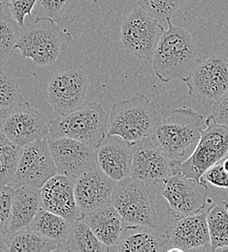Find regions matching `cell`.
Masks as SVG:
<instances>
[{
  "label": "cell",
  "mask_w": 228,
  "mask_h": 252,
  "mask_svg": "<svg viewBox=\"0 0 228 252\" xmlns=\"http://www.w3.org/2000/svg\"><path fill=\"white\" fill-rule=\"evenodd\" d=\"M1 122V130L20 147L48 137L49 122L46 117L24 101Z\"/></svg>",
  "instance_id": "cell-15"
},
{
  "label": "cell",
  "mask_w": 228,
  "mask_h": 252,
  "mask_svg": "<svg viewBox=\"0 0 228 252\" xmlns=\"http://www.w3.org/2000/svg\"><path fill=\"white\" fill-rule=\"evenodd\" d=\"M64 252H106L109 248L98 240L92 229L82 220L71 222L64 246Z\"/></svg>",
  "instance_id": "cell-24"
},
{
  "label": "cell",
  "mask_w": 228,
  "mask_h": 252,
  "mask_svg": "<svg viewBox=\"0 0 228 252\" xmlns=\"http://www.w3.org/2000/svg\"><path fill=\"white\" fill-rule=\"evenodd\" d=\"M37 0H8V9L18 25L24 29L25 19L33 15Z\"/></svg>",
  "instance_id": "cell-33"
},
{
  "label": "cell",
  "mask_w": 228,
  "mask_h": 252,
  "mask_svg": "<svg viewBox=\"0 0 228 252\" xmlns=\"http://www.w3.org/2000/svg\"><path fill=\"white\" fill-rule=\"evenodd\" d=\"M21 32L22 28L9 10H0V67L5 65L16 49Z\"/></svg>",
  "instance_id": "cell-28"
},
{
  "label": "cell",
  "mask_w": 228,
  "mask_h": 252,
  "mask_svg": "<svg viewBox=\"0 0 228 252\" xmlns=\"http://www.w3.org/2000/svg\"><path fill=\"white\" fill-rule=\"evenodd\" d=\"M0 10H9L8 0H0Z\"/></svg>",
  "instance_id": "cell-37"
},
{
  "label": "cell",
  "mask_w": 228,
  "mask_h": 252,
  "mask_svg": "<svg viewBox=\"0 0 228 252\" xmlns=\"http://www.w3.org/2000/svg\"><path fill=\"white\" fill-rule=\"evenodd\" d=\"M212 116L219 124L228 126V92L214 104Z\"/></svg>",
  "instance_id": "cell-35"
},
{
  "label": "cell",
  "mask_w": 228,
  "mask_h": 252,
  "mask_svg": "<svg viewBox=\"0 0 228 252\" xmlns=\"http://www.w3.org/2000/svg\"><path fill=\"white\" fill-rule=\"evenodd\" d=\"M56 174L57 168L46 137L22 148L18 168L10 186L14 189L21 186L41 189Z\"/></svg>",
  "instance_id": "cell-11"
},
{
  "label": "cell",
  "mask_w": 228,
  "mask_h": 252,
  "mask_svg": "<svg viewBox=\"0 0 228 252\" xmlns=\"http://www.w3.org/2000/svg\"><path fill=\"white\" fill-rule=\"evenodd\" d=\"M58 174L78 178L98 166L97 148L66 137H47Z\"/></svg>",
  "instance_id": "cell-13"
},
{
  "label": "cell",
  "mask_w": 228,
  "mask_h": 252,
  "mask_svg": "<svg viewBox=\"0 0 228 252\" xmlns=\"http://www.w3.org/2000/svg\"><path fill=\"white\" fill-rule=\"evenodd\" d=\"M163 185L162 195L176 220L204 211L207 203L211 202L208 186L185 176L172 175Z\"/></svg>",
  "instance_id": "cell-12"
},
{
  "label": "cell",
  "mask_w": 228,
  "mask_h": 252,
  "mask_svg": "<svg viewBox=\"0 0 228 252\" xmlns=\"http://www.w3.org/2000/svg\"><path fill=\"white\" fill-rule=\"evenodd\" d=\"M189 94L204 108L212 109L228 92V63L223 56H213L195 64L184 81Z\"/></svg>",
  "instance_id": "cell-9"
},
{
  "label": "cell",
  "mask_w": 228,
  "mask_h": 252,
  "mask_svg": "<svg viewBox=\"0 0 228 252\" xmlns=\"http://www.w3.org/2000/svg\"><path fill=\"white\" fill-rule=\"evenodd\" d=\"M72 42V35L56 21L36 17L20 34L16 49L24 59H31L38 66L56 63Z\"/></svg>",
  "instance_id": "cell-3"
},
{
  "label": "cell",
  "mask_w": 228,
  "mask_h": 252,
  "mask_svg": "<svg viewBox=\"0 0 228 252\" xmlns=\"http://www.w3.org/2000/svg\"><path fill=\"white\" fill-rule=\"evenodd\" d=\"M24 101L16 80L0 70V121L10 115Z\"/></svg>",
  "instance_id": "cell-29"
},
{
  "label": "cell",
  "mask_w": 228,
  "mask_h": 252,
  "mask_svg": "<svg viewBox=\"0 0 228 252\" xmlns=\"http://www.w3.org/2000/svg\"><path fill=\"white\" fill-rule=\"evenodd\" d=\"M108 114L98 102H90L49 122L48 137H66L98 148L107 135Z\"/></svg>",
  "instance_id": "cell-6"
},
{
  "label": "cell",
  "mask_w": 228,
  "mask_h": 252,
  "mask_svg": "<svg viewBox=\"0 0 228 252\" xmlns=\"http://www.w3.org/2000/svg\"><path fill=\"white\" fill-rule=\"evenodd\" d=\"M222 163L224 165V168L228 172V156H227L226 158L222 160Z\"/></svg>",
  "instance_id": "cell-38"
},
{
  "label": "cell",
  "mask_w": 228,
  "mask_h": 252,
  "mask_svg": "<svg viewBox=\"0 0 228 252\" xmlns=\"http://www.w3.org/2000/svg\"><path fill=\"white\" fill-rule=\"evenodd\" d=\"M207 222L213 252L228 247V203L218 202L207 211Z\"/></svg>",
  "instance_id": "cell-25"
},
{
  "label": "cell",
  "mask_w": 228,
  "mask_h": 252,
  "mask_svg": "<svg viewBox=\"0 0 228 252\" xmlns=\"http://www.w3.org/2000/svg\"><path fill=\"white\" fill-rule=\"evenodd\" d=\"M187 0H137L138 6L148 14L158 19L160 22H166L183 6Z\"/></svg>",
  "instance_id": "cell-30"
},
{
  "label": "cell",
  "mask_w": 228,
  "mask_h": 252,
  "mask_svg": "<svg viewBox=\"0 0 228 252\" xmlns=\"http://www.w3.org/2000/svg\"><path fill=\"white\" fill-rule=\"evenodd\" d=\"M75 178L56 174L40 189L42 208L59 215L69 222L81 220L75 198Z\"/></svg>",
  "instance_id": "cell-18"
},
{
  "label": "cell",
  "mask_w": 228,
  "mask_h": 252,
  "mask_svg": "<svg viewBox=\"0 0 228 252\" xmlns=\"http://www.w3.org/2000/svg\"><path fill=\"white\" fill-rule=\"evenodd\" d=\"M201 183L210 184L218 189H228V172L224 168L222 161L213 165L203 174Z\"/></svg>",
  "instance_id": "cell-34"
},
{
  "label": "cell",
  "mask_w": 228,
  "mask_h": 252,
  "mask_svg": "<svg viewBox=\"0 0 228 252\" xmlns=\"http://www.w3.org/2000/svg\"><path fill=\"white\" fill-rule=\"evenodd\" d=\"M41 209L40 188L33 186L15 188L8 233L30 227Z\"/></svg>",
  "instance_id": "cell-21"
},
{
  "label": "cell",
  "mask_w": 228,
  "mask_h": 252,
  "mask_svg": "<svg viewBox=\"0 0 228 252\" xmlns=\"http://www.w3.org/2000/svg\"></svg>",
  "instance_id": "cell-39"
},
{
  "label": "cell",
  "mask_w": 228,
  "mask_h": 252,
  "mask_svg": "<svg viewBox=\"0 0 228 252\" xmlns=\"http://www.w3.org/2000/svg\"><path fill=\"white\" fill-rule=\"evenodd\" d=\"M131 178L158 186L173 175L169 158L155 146L150 137L131 144Z\"/></svg>",
  "instance_id": "cell-14"
},
{
  "label": "cell",
  "mask_w": 228,
  "mask_h": 252,
  "mask_svg": "<svg viewBox=\"0 0 228 252\" xmlns=\"http://www.w3.org/2000/svg\"><path fill=\"white\" fill-rule=\"evenodd\" d=\"M22 147L11 141L0 128V184L11 185L14 180Z\"/></svg>",
  "instance_id": "cell-27"
},
{
  "label": "cell",
  "mask_w": 228,
  "mask_h": 252,
  "mask_svg": "<svg viewBox=\"0 0 228 252\" xmlns=\"http://www.w3.org/2000/svg\"><path fill=\"white\" fill-rule=\"evenodd\" d=\"M116 182L98 166L83 173L75 180V198L82 215L112 203Z\"/></svg>",
  "instance_id": "cell-17"
},
{
  "label": "cell",
  "mask_w": 228,
  "mask_h": 252,
  "mask_svg": "<svg viewBox=\"0 0 228 252\" xmlns=\"http://www.w3.org/2000/svg\"><path fill=\"white\" fill-rule=\"evenodd\" d=\"M14 188L0 184V230L7 234L11 219Z\"/></svg>",
  "instance_id": "cell-32"
},
{
  "label": "cell",
  "mask_w": 228,
  "mask_h": 252,
  "mask_svg": "<svg viewBox=\"0 0 228 252\" xmlns=\"http://www.w3.org/2000/svg\"><path fill=\"white\" fill-rule=\"evenodd\" d=\"M7 252L6 250V234L0 230V252Z\"/></svg>",
  "instance_id": "cell-36"
},
{
  "label": "cell",
  "mask_w": 228,
  "mask_h": 252,
  "mask_svg": "<svg viewBox=\"0 0 228 252\" xmlns=\"http://www.w3.org/2000/svg\"><path fill=\"white\" fill-rule=\"evenodd\" d=\"M81 220L108 248L117 243L125 226L122 217L112 203L83 215Z\"/></svg>",
  "instance_id": "cell-22"
},
{
  "label": "cell",
  "mask_w": 228,
  "mask_h": 252,
  "mask_svg": "<svg viewBox=\"0 0 228 252\" xmlns=\"http://www.w3.org/2000/svg\"><path fill=\"white\" fill-rule=\"evenodd\" d=\"M170 248L181 252H213L207 222V212L178 219L165 232ZM168 252V251H167Z\"/></svg>",
  "instance_id": "cell-16"
},
{
  "label": "cell",
  "mask_w": 228,
  "mask_h": 252,
  "mask_svg": "<svg viewBox=\"0 0 228 252\" xmlns=\"http://www.w3.org/2000/svg\"><path fill=\"white\" fill-rule=\"evenodd\" d=\"M159 122L157 106L145 95L115 103L108 115L107 135H116L133 144L150 137Z\"/></svg>",
  "instance_id": "cell-4"
},
{
  "label": "cell",
  "mask_w": 228,
  "mask_h": 252,
  "mask_svg": "<svg viewBox=\"0 0 228 252\" xmlns=\"http://www.w3.org/2000/svg\"><path fill=\"white\" fill-rule=\"evenodd\" d=\"M170 244L165 233L144 225H125L111 252H167Z\"/></svg>",
  "instance_id": "cell-20"
},
{
  "label": "cell",
  "mask_w": 228,
  "mask_h": 252,
  "mask_svg": "<svg viewBox=\"0 0 228 252\" xmlns=\"http://www.w3.org/2000/svg\"><path fill=\"white\" fill-rule=\"evenodd\" d=\"M67 0H37L33 14L36 17L50 18L60 23L65 10Z\"/></svg>",
  "instance_id": "cell-31"
},
{
  "label": "cell",
  "mask_w": 228,
  "mask_h": 252,
  "mask_svg": "<svg viewBox=\"0 0 228 252\" xmlns=\"http://www.w3.org/2000/svg\"><path fill=\"white\" fill-rule=\"evenodd\" d=\"M204 127L202 115L182 107L173 110L167 119L159 121L150 138L174 166L193 154Z\"/></svg>",
  "instance_id": "cell-1"
},
{
  "label": "cell",
  "mask_w": 228,
  "mask_h": 252,
  "mask_svg": "<svg viewBox=\"0 0 228 252\" xmlns=\"http://www.w3.org/2000/svg\"><path fill=\"white\" fill-rule=\"evenodd\" d=\"M6 250L10 252H63L62 247L31 227L6 234Z\"/></svg>",
  "instance_id": "cell-23"
},
{
  "label": "cell",
  "mask_w": 228,
  "mask_h": 252,
  "mask_svg": "<svg viewBox=\"0 0 228 252\" xmlns=\"http://www.w3.org/2000/svg\"><path fill=\"white\" fill-rule=\"evenodd\" d=\"M167 29L156 47L152 62L156 76L163 82L188 78L196 63L197 46L193 36L185 29L167 21Z\"/></svg>",
  "instance_id": "cell-2"
},
{
  "label": "cell",
  "mask_w": 228,
  "mask_h": 252,
  "mask_svg": "<svg viewBox=\"0 0 228 252\" xmlns=\"http://www.w3.org/2000/svg\"><path fill=\"white\" fill-rule=\"evenodd\" d=\"M70 226L71 222L65 218L42 208L30 227L44 237L57 242L63 249Z\"/></svg>",
  "instance_id": "cell-26"
},
{
  "label": "cell",
  "mask_w": 228,
  "mask_h": 252,
  "mask_svg": "<svg viewBox=\"0 0 228 252\" xmlns=\"http://www.w3.org/2000/svg\"><path fill=\"white\" fill-rule=\"evenodd\" d=\"M157 195V186L128 177L116 182L112 204L125 225H144L158 230L160 220L155 206Z\"/></svg>",
  "instance_id": "cell-5"
},
{
  "label": "cell",
  "mask_w": 228,
  "mask_h": 252,
  "mask_svg": "<svg viewBox=\"0 0 228 252\" xmlns=\"http://www.w3.org/2000/svg\"><path fill=\"white\" fill-rule=\"evenodd\" d=\"M164 31L158 19L136 6L123 20L121 45L131 56L142 61H151Z\"/></svg>",
  "instance_id": "cell-8"
},
{
  "label": "cell",
  "mask_w": 228,
  "mask_h": 252,
  "mask_svg": "<svg viewBox=\"0 0 228 252\" xmlns=\"http://www.w3.org/2000/svg\"><path fill=\"white\" fill-rule=\"evenodd\" d=\"M89 92V80L77 68L62 70L50 78L46 99L59 115H66L84 105Z\"/></svg>",
  "instance_id": "cell-10"
},
{
  "label": "cell",
  "mask_w": 228,
  "mask_h": 252,
  "mask_svg": "<svg viewBox=\"0 0 228 252\" xmlns=\"http://www.w3.org/2000/svg\"><path fill=\"white\" fill-rule=\"evenodd\" d=\"M228 155V126L219 124L211 115L193 154L172 166L173 175H181L201 183L203 174ZM202 184V183H201Z\"/></svg>",
  "instance_id": "cell-7"
},
{
  "label": "cell",
  "mask_w": 228,
  "mask_h": 252,
  "mask_svg": "<svg viewBox=\"0 0 228 252\" xmlns=\"http://www.w3.org/2000/svg\"><path fill=\"white\" fill-rule=\"evenodd\" d=\"M98 166L115 182L130 177L131 144L116 135H106L97 148Z\"/></svg>",
  "instance_id": "cell-19"
}]
</instances>
